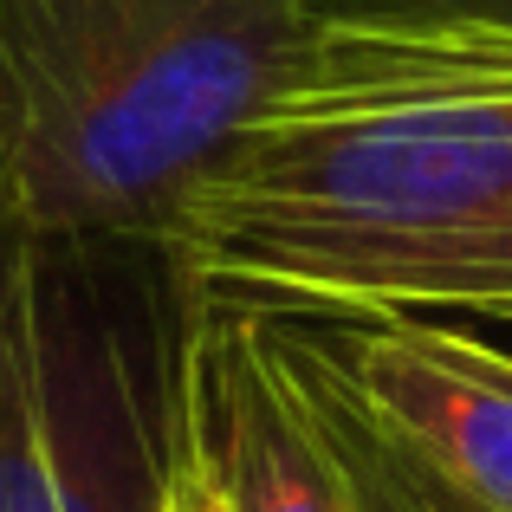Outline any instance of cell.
Segmentation results:
<instances>
[{
	"instance_id": "1",
	"label": "cell",
	"mask_w": 512,
	"mask_h": 512,
	"mask_svg": "<svg viewBox=\"0 0 512 512\" xmlns=\"http://www.w3.org/2000/svg\"><path fill=\"white\" fill-rule=\"evenodd\" d=\"M305 33L312 0H0V137L33 227L169 247Z\"/></svg>"
},
{
	"instance_id": "2",
	"label": "cell",
	"mask_w": 512,
	"mask_h": 512,
	"mask_svg": "<svg viewBox=\"0 0 512 512\" xmlns=\"http://www.w3.org/2000/svg\"><path fill=\"white\" fill-rule=\"evenodd\" d=\"M409 512H512V357L422 312H279Z\"/></svg>"
},
{
	"instance_id": "3",
	"label": "cell",
	"mask_w": 512,
	"mask_h": 512,
	"mask_svg": "<svg viewBox=\"0 0 512 512\" xmlns=\"http://www.w3.org/2000/svg\"><path fill=\"white\" fill-rule=\"evenodd\" d=\"M182 448L221 512H389L279 312L188 286Z\"/></svg>"
},
{
	"instance_id": "4",
	"label": "cell",
	"mask_w": 512,
	"mask_h": 512,
	"mask_svg": "<svg viewBox=\"0 0 512 512\" xmlns=\"http://www.w3.org/2000/svg\"><path fill=\"white\" fill-rule=\"evenodd\" d=\"M0 512H72L39 331V227L0 137Z\"/></svg>"
},
{
	"instance_id": "5",
	"label": "cell",
	"mask_w": 512,
	"mask_h": 512,
	"mask_svg": "<svg viewBox=\"0 0 512 512\" xmlns=\"http://www.w3.org/2000/svg\"><path fill=\"white\" fill-rule=\"evenodd\" d=\"M318 312H480L512 318V214L441 240L376 253L331 286Z\"/></svg>"
},
{
	"instance_id": "6",
	"label": "cell",
	"mask_w": 512,
	"mask_h": 512,
	"mask_svg": "<svg viewBox=\"0 0 512 512\" xmlns=\"http://www.w3.org/2000/svg\"><path fill=\"white\" fill-rule=\"evenodd\" d=\"M389 59L512 85V0H312Z\"/></svg>"
},
{
	"instance_id": "7",
	"label": "cell",
	"mask_w": 512,
	"mask_h": 512,
	"mask_svg": "<svg viewBox=\"0 0 512 512\" xmlns=\"http://www.w3.org/2000/svg\"><path fill=\"white\" fill-rule=\"evenodd\" d=\"M163 512H221V500L208 493V480L195 474V461H188V448H182V467H175V480H169Z\"/></svg>"
}]
</instances>
